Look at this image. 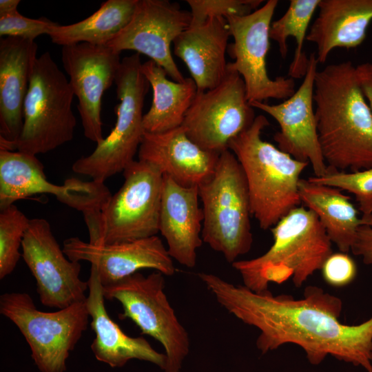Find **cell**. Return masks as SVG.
Masks as SVG:
<instances>
[{
	"instance_id": "2",
	"label": "cell",
	"mask_w": 372,
	"mask_h": 372,
	"mask_svg": "<svg viewBox=\"0 0 372 372\" xmlns=\"http://www.w3.org/2000/svg\"><path fill=\"white\" fill-rule=\"evenodd\" d=\"M313 103L319 144L328 167L355 172L372 167V113L356 67L349 61L317 71Z\"/></svg>"
},
{
	"instance_id": "36",
	"label": "cell",
	"mask_w": 372,
	"mask_h": 372,
	"mask_svg": "<svg viewBox=\"0 0 372 372\" xmlns=\"http://www.w3.org/2000/svg\"><path fill=\"white\" fill-rule=\"evenodd\" d=\"M20 0H1L0 15L12 12L17 10Z\"/></svg>"
},
{
	"instance_id": "19",
	"label": "cell",
	"mask_w": 372,
	"mask_h": 372,
	"mask_svg": "<svg viewBox=\"0 0 372 372\" xmlns=\"http://www.w3.org/2000/svg\"><path fill=\"white\" fill-rule=\"evenodd\" d=\"M219 156L200 147L182 126L162 133L145 132L138 151L139 161L154 165L185 187L198 186L209 179Z\"/></svg>"
},
{
	"instance_id": "34",
	"label": "cell",
	"mask_w": 372,
	"mask_h": 372,
	"mask_svg": "<svg viewBox=\"0 0 372 372\" xmlns=\"http://www.w3.org/2000/svg\"><path fill=\"white\" fill-rule=\"evenodd\" d=\"M352 253L362 258V262L372 269V227L362 225L358 231L355 240L351 249Z\"/></svg>"
},
{
	"instance_id": "16",
	"label": "cell",
	"mask_w": 372,
	"mask_h": 372,
	"mask_svg": "<svg viewBox=\"0 0 372 372\" xmlns=\"http://www.w3.org/2000/svg\"><path fill=\"white\" fill-rule=\"evenodd\" d=\"M61 61L78 99L84 136L98 144L104 138L102 98L115 83L121 63L120 54L107 45L80 43L62 46Z\"/></svg>"
},
{
	"instance_id": "4",
	"label": "cell",
	"mask_w": 372,
	"mask_h": 372,
	"mask_svg": "<svg viewBox=\"0 0 372 372\" xmlns=\"http://www.w3.org/2000/svg\"><path fill=\"white\" fill-rule=\"evenodd\" d=\"M269 125L266 116L259 114L229 144L246 177L251 215L263 230L270 229L302 203L298 183L309 165L263 140L262 130Z\"/></svg>"
},
{
	"instance_id": "25",
	"label": "cell",
	"mask_w": 372,
	"mask_h": 372,
	"mask_svg": "<svg viewBox=\"0 0 372 372\" xmlns=\"http://www.w3.org/2000/svg\"><path fill=\"white\" fill-rule=\"evenodd\" d=\"M298 191L301 203L317 215L330 240L341 252L351 251L361 226L372 227V220L360 218L350 198L338 188L300 178Z\"/></svg>"
},
{
	"instance_id": "24",
	"label": "cell",
	"mask_w": 372,
	"mask_h": 372,
	"mask_svg": "<svg viewBox=\"0 0 372 372\" xmlns=\"http://www.w3.org/2000/svg\"><path fill=\"white\" fill-rule=\"evenodd\" d=\"M306 40L316 45L318 63L337 48H353L365 39L372 21V0H320Z\"/></svg>"
},
{
	"instance_id": "11",
	"label": "cell",
	"mask_w": 372,
	"mask_h": 372,
	"mask_svg": "<svg viewBox=\"0 0 372 372\" xmlns=\"http://www.w3.org/2000/svg\"><path fill=\"white\" fill-rule=\"evenodd\" d=\"M278 3L277 0H268L249 14L225 19L234 39L227 52L234 61L227 66L243 79L249 104L270 99L284 101L296 91L293 79H273L267 70L269 30Z\"/></svg>"
},
{
	"instance_id": "29",
	"label": "cell",
	"mask_w": 372,
	"mask_h": 372,
	"mask_svg": "<svg viewBox=\"0 0 372 372\" xmlns=\"http://www.w3.org/2000/svg\"><path fill=\"white\" fill-rule=\"evenodd\" d=\"M29 219L18 207L12 205L0 213V279L10 275L15 269L22 254L24 234L29 227Z\"/></svg>"
},
{
	"instance_id": "10",
	"label": "cell",
	"mask_w": 372,
	"mask_h": 372,
	"mask_svg": "<svg viewBox=\"0 0 372 372\" xmlns=\"http://www.w3.org/2000/svg\"><path fill=\"white\" fill-rule=\"evenodd\" d=\"M123 172L122 186L101 211L96 245L131 241L159 232L163 174L154 165L139 160Z\"/></svg>"
},
{
	"instance_id": "18",
	"label": "cell",
	"mask_w": 372,
	"mask_h": 372,
	"mask_svg": "<svg viewBox=\"0 0 372 372\" xmlns=\"http://www.w3.org/2000/svg\"><path fill=\"white\" fill-rule=\"evenodd\" d=\"M63 251L70 260L89 262L96 269L103 286L143 269H153L167 276L176 271L167 248L157 236L103 245L71 237L63 242Z\"/></svg>"
},
{
	"instance_id": "1",
	"label": "cell",
	"mask_w": 372,
	"mask_h": 372,
	"mask_svg": "<svg viewBox=\"0 0 372 372\" xmlns=\"http://www.w3.org/2000/svg\"><path fill=\"white\" fill-rule=\"evenodd\" d=\"M217 302L243 323L260 331L256 344L262 354L286 344L303 349L310 364L331 355L372 372V317L362 323H342V300L317 286L303 297L255 292L212 273L198 274Z\"/></svg>"
},
{
	"instance_id": "22",
	"label": "cell",
	"mask_w": 372,
	"mask_h": 372,
	"mask_svg": "<svg viewBox=\"0 0 372 372\" xmlns=\"http://www.w3.org/2000/svg\"><path fill=\"white\" fill-rule=\"evenodd\" d=\"M87 282L85 303L95 333L91 349L96 359L112 368L122 367L136 359L152 363L164 371L166 355L156 351L143 337L125 334L110 317L105 307L103 287L94 267L91 266Z\"/></svg>"
},
{
	"instance_id": "5",
	"label": "cell",
	"mask_w": 372,
	"mask_h": 372,
	"mask_svg": "<svg viewBox=\"0 0 372 372\" xmlns=\"http://www.w3.org/2000/svg\"><path fill=\"white\" fill-rule=\"evenodd\" d=\"M203 203V241L232 264L253 244L249 189L235 155L222 152L212 176L198 185Z\"/></svg>"
},
{
	"instance_id": "6",
	"label": "cell",
	"mask_w": 372,
	"mask_h": 372,
	"mask_svg": "<svg viewBox=\"0 0 372 372\" xmlns=\"http://www.w3.org/2000/svg\"><path fill=\"white\" fill-rule=\"evenodd\" d=\"M74 96L69 80L50 52L37 57L24 101L22 131L7 150L37 156L72 141L76 125Z\"/></svg>"
},
{
	"instance_id": "27",
	"label": "cell",
	"mask_w": 372,
	"mask_h": 372,
	"mask_svg": "<svg viewBox=\"0 0 372 372\" xmlns=\"http://www.w3.org/2000/svg\"><path fill=\"white\" fill-rule=\"evenodd\" d=\"M138 0H107L92 15L70 25H54L48 36L61 46L87 43L106 45L130 21Z\"/></svg>"
},
{
	"instance_id": "7",
	"label": "cell",
	"mask_w": 372,
	"mask_h": 372,
	"mask_svg": "<svg viewBox=\"0 0 372 372\" xmlns=\"http://www.w3.org/2000/svg\"><path fill=\"white\" fill-rule=\"evenodd\" d=\"M141 64L138 53L121 60L115 79L118 103L115 108L114 127L90 155L73 163L75 173L105 182L134 161L145 132L143 109L149 87L141 72Z\"/></svg>"
},
{
	"instance_id": "31",
	"label": "cell",
	"mask_w": 372,
	"mask_h": 372,
	"mask_svg": "<svg viewBox=\"0 0 372 372\" xmlns=\"http://www.w3.org/2000/svg\"><path fill=\"white\" fill-rule=\"evenodd\" d=\"M192 17L190 25L201 24L211 18L245 16L251 14L262 0H187Z\"/></svg>"
},
{
	"instance_id": "32",
	"label": "cell",
	"mask_w": 372,
	"mask_h": 372,
	"mask_svg": "<svg viewBox=\"0 0 372 372\" xmlns=\"http://www.w3.org/2000/svg\"><path fill=\"white\" fill-rule=\"evenodd\" d=\"M56 23L45 17L28 18L15 10L0 15V35L34 41L41 34L48 35Z\"/></svg>"
},
{
	"instance_id": "26",
	"label": "cell",
	"mask_w": 372,
	"mask_h": 372,
	"mask_svg": "<svg viewBox=\"0 0 372 372\" xmlns=\"http://www.w3.org/2000/svg\"><path fill=\"white\" fill-rule=\"evenodd\" d=\"M141 70L153 92L150 108L143 115L145 132L162 133L180 127L198 92L194 80H169L165 70L150 59L141 64Z\"/></svg>"
},
{
	"instance_id": "12",
	"label": "cell",
	"mask_w": 372,
	"mask_h": 372,
	"mask_svg": "<svg viewBox=\"0 0 372 372\" xmlns=\"http://www.w3.org/2000/svg\"><path fill=\"white\" fill-rule=\"evenodd\" d=\"M256 116L243 79L227 66L218 85L197 92L181 126L200 147L220 154L229 149L234 138L253 124Z\"/></svg>"
},
{
	"instance_id": "35",
	"label": "cell",
	"mask_w": 372,
	"mask_h": 372,
	"mask_svg": "<svg viewBox=\"0 0 372 372\" xmlns=\"http://www.w3.org/2000/svg\"><path fill=\"white\" fill-rule=\"evenodd\" d=\"M360 86L372 113V63H362L356 67Z\"/></svg>"
},
{
	"instance_id": "23",
	"label": "cell",
	"mask_w": 372,
	"mask_h": 372,
	"mask_svg": "<svg viewBox=\"0 0 372 372\" xmlns=\"http://www.w3.org/2000/svg\"><path fill=\"white\" fill-rule=\"evenodd\" d=\"M229 37L227 20L216 17L189 25L173 42L174 54L187 65L198 92L214 88L225 77Z\"/></svg>"
},
{
	"instance_id": "14",
	"label": "cell",
	"mask_w": 372,
	"mask_h": 372,
	"mask_svg": "<svg viewBox=\"0 0 372 372\" xmlns=\"http://www.w3.org/2000/svg\"><path fill=\"white\" fill-rule=\"evenodd\" d=\"M21 248L42 304L61 309L86 300L88 282L80 278V262L66 256L47 220L30 219Z\"/></svg>"
},
{
	"instance_id": "28",
	"label": "cell",
	"mask_w": 372,
	"mask_h": 372,
	"mask_svg": "<svg viewBox=\"0 0 372 372\" xmlns=\"http://www.w3.org/2000/svg\"><path fill=\"white\" fill-rule=\"evenodd\" d=\"M320 1L291 0L285 13L271 24L269 37L278 43L282 59L288 53L287 39L292 37L296 41L295 53L289 68V76L293 79L304 77L306 74L309 57L303 51L304 43Z\"/></svg>"
},
{
	"instance_id": "21",
	"label": "cell",
	"mask_w": 372,
	"mask_h": 372,
	"mask_svg": "<svg viewBox=\"0 0 372 372\" xmlns=\"http://www.w3.org/2000/svg\"><path fill=\"white\" fill-rule=\"evenodd\" d=\"M198 186L185 187L163 174L159 232L172 259L188 268L196 264L202 245L203 211L198 204Z\"/></svg>"
},
{
	"instance_id": "3",
	"label": "cell",
	"mask_w": 372,
	"mask_h": 372,
	"mask_svg": "<svg viewBox=\"0 0 372 372\" xmlns=\"http://www.w3.org/2000/svg\"><path fill=\"white\" fill-rule=\"evenodd\" d=\"M273 244L262 255L234 262L243 285L255 292L269 289V283L291 278L301 287L333 253L332 242L317 215L299 206L270 229Z\"/></svg>"
},
{
	"instance_id": "17",
	"label": "cell",
	"mask_w": 372,
	"mask_h": 372,
	"mask_svg": "<svg viewBox=\"0 0 372 372\" xmlns=\"http://www.w3.org/2000/svg\"><path fill=\"white\" fill-rule=\"evenodd\" d=\"M318 63L316 52L311 53L302 83L282 103H250L278 123L280 131L273 136L277 147L293 158L311 164L316 177L322 176L328 169L318 141L313 110L314 82Z\"/></svg>"
},
{
	"instance_id": "15",
	"label": "cell",
	"mask_w": 372,
	"mask_h": 372,
	"mask_svg": "<svg viewBox=\"0 0 372 372\" xmlns=\"http://www.w3.org/2000/svg\"><path fill=\"white\" fill-rule=\"evenodd\" d=\"M191 13L176 2L167 0H138L129 23L107 46L121 54L134 50L150 58L163 68L172 80L185 78L176 65L171 44L191 24Z\"/></svg>"
},
{
	"instance_id": "13",
	"label": "cell",
	"mask_w": 372,
	"mask_h": 372,
	"mask_svg": "<svg viewBox=\"0 0 372 372\" xmlns=\"http://www.w3.org/2000/svg\"><path fill=\"white\" fill-rule=\"evenodd\" d=\"M38 194L54 195L61 203L80 211L84 218L100 213L112 194L104 182L69 178L62 185L50 183L35 155L0 149V209Z\"/></svg>"
},
{
	"instance_id": "9",
	"label": "cell",
	"mask_w": 372,
	"mask_h": 372,
	"mask_svg": "<svg viewBox=\"0 0 372 372\" xmlns=\"http://www.w3.org/2000/svg\"><path fill=\"white\" fill-rule=\"evenodd\" d=\"M165 286L164 275L154 271L147 276L136 272L103 287L105 299L121 304L120 319L130 318L142 334L154 338L164 347V372H180L189 352V338L167 300Z\"/></svg>"
},
{
	"instance_id": "33",
	"label": "cell",
	"mask_w": 372,
	"mask_h": 372,
	"mask_svg": "<svg viewBox=\"0 0 372 372\" xmlns=\"http://www.w3.org/2000/svg\"><path fill=\"white\" fill-rule=\"evenodd\" d=\"M324 280L334 287H342L351 283L357 275V267L353 258L344 252L332 253L322 268Z\"/></svg>"
},
{
	"instance_id": "30",
	"label": "cell",
	"mask_w": 372,
	"mask_h": 372,
	"mask_svg": "<svg viewBox=\"0 0 372 372\" xmlns=\"http://www.w3.org/2000/svg\"><path fill=\"white\" fill-rule=\"evenodd\" d=\"M308 180L353 194L362 218L372 220V167L355 172H342L328 167L322 176H312Z\"/></svg>"
},
{
	"instance_id": "20",
	"label": "cell",
	"mask_w": 372,
	"mask_h": 372,
	"mask_svg": "<svg viewBox=\"0 0 372 372\" xmlns=\"http://www.w3.org/2000/svg\"><path fill=\"white\" fill-rule=\"evenodd\" d=\"M38 46L34 41L7 37L0 41V148L8 149L23 125V104Z\"/></svg>"
},
{
	"instance_id": "8",
	"label": "cell",
	"mask_w": 372,
	"mask_h": 372,
	"mask_svg": "<svg viewBox=\"0 0 372 372\" xmlns=\"http://www.w3.org/2000/svg\"><path fill=\"white\" fill-rule=\"evenodd\" d=\"M0 313L19 329L40 372H65L70 353L86 331L89 312L85 301L53 312L39 310L26 293H5Z\"/></svg>"
}]
</instances>
